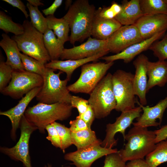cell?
I'll list each match as a JSON object with an SVG mask.
<instances>
[{
	"mask_svg": "<svg viewBox=\"0 0 167 167\" xmlns=\"http://www.w3.org/2000/svg\"><path fill=\"white\" fill-rule=\"evenodd\" d=\"M156 136V143L167 139V124L162 126L160 128L154 131Z\"/></svg>",
	"mask_w": 167,
	"mask_h": 167,
	"instance_id": "7bdbcfd3",
	"label": "cell"
},
{
	"mask_svg": "<svg viewBox=\"0 0 167 167\" xmlns=\"http://www.w3.org/2000/svg\"><path fill=\"white\" fill-rule=\"evenodd\" d=\"M143 40L135 25H123L107 40V48L109 52L116 54Z\"/></svg>",
	"mask_w": 167,
	"mask_h": 167,
	"instance_id": "4fadbf2b",
	"label": "cell"
},
{
	"mask_svg": "<svg viewBox=\"0 0 167 167\" xmlns=\"http://www.w3.org/2000/svg\"><path fill=\"white\" fill-rule=\"evenodd\" d=\"M122 9L121 5L115 2H112L108 7H100L96 10V13L100 17L106 19H115L120 12Z\"/></svg>",
	"mask_w": 167,
	"mask_h": 167,
	"instance_id": "e575fe53",
	"label": "cell"
},
{
	"mask_svg": "<svg viewBox=\"0 0 167 167\" xmlns=\"http://www.w3.org/2000/svg\"><path fill=\"white\" fill-rule=\"evenodd\" d=\"M106 51H109L107 48V40H99L90 36L80 45L64 48L60 58L62 60L83 59Z\"/></svg>",
	"mask_w": 167,
	"mask_h": 167,
	"instance_id": "5bb4252c",
	"label": "cell"
},
{
	"mask_svg": "<svg viewBox=\"0 0 167 167\" xmlns=\"http://www.w3.org/2000/svg\"><path fill=\"white\" fill-rule=\"evenodd\" d=\"M134 74L118 69L112 75L113 92L116 101L115 109L123 112L135 107L137 102L134 87Z\"/></svg>",
	"mask_w": 167,
	"mask_h": 167,
	"instance_id": "ba28073f",
	"label": "cell"
},
{
	"mask_svg": "<svg viewBox=\"0 0 167 167\" xmlns=\"http://www.w3.org/2000/svg\"><path fill=\"white\" fill-rule=\"evenodd\" d=\"M0 29L6 34L11 32L16 36L21 34L24 31L22 24L13 21L11 17L2 11H0Z\"/></svg>",
	"mask_w": 167,
	"mask_h": 167,
	"instance_id": "1f68e13d",
	"label": "cell"
},
{
	"mask_svg": "<svg viewBox=\"0 0 167 167\" xmlns=\"http://www.w3.org/2000/svg\"><path fill=\"white\" fill-rule=\"evenodd\" d=\"M12 6L19 9L23 13L25 18L28 19L29 16L26 10V6L23 2L20 0H3Z\"/></svg>",
	"mask_w": 167,
	"mask_h": 167,
	"instance_id": "b9f144b4",
	"label": "cell"
},
{
	"mask_svg": "<svg viewBox=\"0 0 167 167\" xmlns=\"http://www.w3.org/2000/svg\"><path fill=\"white\" fill-rule=\"evenodd\" d=\"M64 167H70V166H65Z\"/></svg>",
	"mask_w": 167,
	"mask_h": 167,
	"instance_id": "f907efd6",
	"label": "cell"
},
{
	"mask_svg": "<svg viewBox=\"0 0 167 167\" xmlns=\"http://www.w3.org/2000/svg\"><path fill=\"white\" fill-rule=\"evenodd\" d=\"M149 49L153 52L154 55L158 60L167 59V32L160 40L154 42Z\"/></svg>",
	"mask_w": 167,
	"mask_h": 167,
	"instance_id": "836d02e7",
	"label": "cell"
},
{
	"mask_svg": "<svg viewBox=\"0 0 167 167\" xmlns=\"http://www.w3.org/2000/svg\"><path fill=\"white\" fill-rule=\"evenodd\" d=\"M28 2L33 6L38 7L40 6H44V4L39 0H27Z\"/></svg>",
	"mask_w": 167,
	"mask_h": 167,
	"instance_id": "bcb514c9",
	"label": "cell"
},
{
	"mask_svg": "<svg viewBox=\"0 0 167 167\" xmlns=\"http://www.w3.org/2000/svg\"><path fill=\"white\" fill-rule=\"evenodd\" d=\"M143 15L167 14V3L164 0H139Z\"/></svg>",
	"mask_w": 167,
	"mask_h": 167,
	"instance_id": "f1b7e54d",
	"label": "cell"
},
{
	"mask_svg": "<svg viewBox=\"0 0 167 167\" xmlns=\"http://www.w3.org/2000/svg\"><path fill=\"white\" fill-rule=\"evenodd\" d=\"M147 74L148 77L147 93L156 86L164 87L167 83V62L159 60L156 62L149 61Z\"/></svg>",
	"mask_w": 167,
	"mask_h": 167,
	"instance_id": "603a6c76",
	"label": "cell"
},
{
	"mask_svg": "<svg viewBox=\"0 0 167 167\" xmlns=\"http://www.w3.org/2000/svg\"><path fill=\"white\" fill-rule=\"evenodd\" d=\"M69 123L71 132H76L89 129L85 122L78 116L75 119L70 121Z\"/></svg>",
	"mask_w": 167,
	"mask_h": 167,
	"instance_id": "ab89813d",
	"label": "cell"
},
{
	"mask_svg": "<svg viewBox=\"0 0 167 167\" xmlns=\"http://www.w3.org/2000/svg\"><path fill=\"white\" fill-rule=\"evenodd\" d=\"M126 162L123 161L118 152L105 156L103 167H125Z\"/></svg>",
	"mask_w": 167,
	"mask_h": 167,
	"instance_id": "8d00e7d4",
	"label": "cell"
},
{
	"mask_svg": "<svg viewBox=\"0 0 167 167\" xmlns=\"http://www.w3.org/2000/svg\"><path fill=\"white\" fill-rule=\"evenodd\" d=\"M149 61L144 54L138 56L133 62L135 69L133 78V87L135 94L137 96L140 104L144 106L147 104L146 94L147 93V66Z\"/></svg>",
	"mask_w": 167,
	"mask_h": 167,
	"instance_id": "9a60e30c",
	"label": "cell"
},
{
	"mask_svg": "<svg viewBox=\"0 0 167 167\" xmlns=\"http://www.w3.org/2000/svg\"><path fill=\"white\" fill-rule=\"evenodd\" d=\"M137 103L142 108L143 113L136 119V122L133 123L134 126L148 128L160 125L164 112L167 108V96L152 107L144 106L138 101Z\"/></svg>",
	"mask_w": 167,
	"mask_h": 167,
	"instance_id": "d6986e66",
	"label": "cell"
},
{
	"mask_svg": "<svg viewBox=\"0 0 167 167\" xmlns=\"http://www.w3.org/2000/svg\"><path fill=\"white\" fill-rule=\"evenodd\" d=\"M165 2L167 3V0H164Z\"/></svg>",
	"mask_w": 167,
	"mask_h": 167,
	"instance_id": "681fc988",
	"label": "cell"
},
{
	"mask_svg": "<svg viewBox=\"0 0 167 167\" xmlns=\"http://www.w3.org/2000/svg\"><path fill=\"white\" fill-rule=\"evenodd\" d=\"M95 7L88 0H77L72 3L62 17L68 23L71 31L70 43L82 42L91 36Z\"/></svg>",
	"mask_w": 167,
	"mask_h": 167,
	"instance_id": "6da1fadb",
	"label": "cell"
},
{
	"mask_svg": "<svg viewBox=\"0 0 167 167\" xmlns=\"http://www.w3.org/2000/svg\"><path fill=\"white\" fill-rule=\"evenodd\" d=\"M145 160L151 167H157L167 162V139L156 143L154 150Z\"/></svg>",
	"mask_w": 167,
	"mask_h": 167,
	"instance_id": "83f0119b",
	"label": "cell"
},
{
	"mask_svg": "<svg viewBox=\"0 0 167 167\" xmlns=\"http://www.w3.org/2000/svg\"><path fill=\"white\" fill-rule=\"evenodd\" d=\"M164 31L158 33L151 37L135 44L127 47L121 52L113 55L104 56L100 59L106 62H113L118 60H122L127 63L131 61L137 56L143 52L149 49L151 45L156 41L162 38L166 33Z\"/></svg>",
	"mask_w": 167,
	"mask_h": 167,
	"instance_id": "2e32d148",
	"label": "cell"
},
{
	"mask_svg": "<svg viewBox=\"0 0 167 167\" xmlns=\"http://www.w3.org/2000/svg\"><path fill=\"white\" fill-rule=\"evenodd\" d=\"M125 167H151L144 159H138L129 161Z\"/></svg>",
	"mask_w": 167,
	"mask_h": 167,
	"instance_id": "f6af8a7d",
	"label": "cell"
},
{
	"mask_svg": "<svg viewBox=\"0 0 167 167\" xmlns=\"http://www.w3.org/2000/svg\"><path fill=\"white\" fill-rule=\"evenodd\" d=\"M22 25L23 33L11 38L17 43L20 51L45 64L50 62V58L44 44L43 34L34 27L27 19L23 21Z\"/></svg>",
	"mask_w": 167,
	"mask_h": 167,
	"instance_id": "5b68a950",
	"label": "cell"
},
{
	"mask_svg": "<svg viewBox=\"0 0 167 167\" xmlns=\"http://www.w3.org/2000/svg\"><path fill=\"white\" fill-rule=\"evenodd\" d=\"M142 109L138 107L132 109L121 112V115L116 118V121L113 123H108L106 126L105 137L102 141L101 146L106 148H112L117 143L118 139L114 136L118 133H121L124 140L126 130L133 123V120L139 117Z\"/></svg>",
	"mask_w": 167,
	"mask_h": 167,
	"instance_id": "8fae6325",
	"label": "cell"
},
{
	"mask_svg": "<svg viewBox=\"0 0 167 167\" xmlns=\"http://www.w3.org/2000/svg\"><path fill=\"white\" fill-rule=\"evenodd\" d=\"M41 87L35 88L26 94L15 106L7 110L0 111L1 115L7 117L11 122V137L14 141L16 139L17 131L19 127L21 120L24 115L27 107L31 101L36 97Z\"/></svg>",
	"mask_w": 167,
	"mask_h": 167,
	"instance_id": "e0dca14e",
	"label": "cell"
},
{
	"mask_svg": "<svg viewBox=\"0 0 167 167\" xmlns=\"http://www.w3.org/2000/svg\"><path fill=\"white\" fill-rule=\"evenodd\" d=\"M13 70L6 62L1 59L0 62V91L6 88L10 82Z\"/></svg>",
	"mask_w": 167,
	"mask_h": 167,
	"instance_id": "d590c367",
	"label": "cell"
},
{
	"mask_svg": "<svg viewBox=\"0 0 167 167\" xmlns=\"http://www.w3.org/2000/svg\"><path fill=\"white\" fill-rule=\"evenodd\" d=\"M121 5V11L115 19L122 25H134L143 15L140 6L139 0H123Z\"/></svg>",
	"mask_w": 167,
	"mask_h": 167,
	"instance_id": "cb8c5ba5",
	"label": "cell"
},
{
	"mask_svg": "<svg viewBox=\"0 0 167 167\" xmlns=\"http://www.w3.org/2000/svg\"><path fill=\"white\" fill-rule=\"evenodd\" d=\"M71 136L72 144L75 145L77 149L102 143V141L97 138L95 132L91 129L71 132Z\"/></svg>",
	"mask_w": 167,
	"mask_h": 167,
	"instance_id": "484cf974",
	"label": "cell"
},
{
	"mask_svg": "<svg viewBox=\"0 0 167 167\" xmlns=\"http://www.w3.org/2000/svg\"><path fill=\"white\" fill-rule=\"evenodd\" d=\"M109 52L108 51H103L91 57L83 59L51 61L45 64V66L46 68L58 70L65 73L66 75V79L69 81L73 72L76 69L90 62L97 61Z\"/></svg>",
	"mask_w": 167,
	"mask_h": 167,
	"instance_id": "ffe728a7",
	"label": "cell"
},
{
	"mask_svg": "<svg viewBox=\"0 0 167 167\" xmlns=\"http://www.w3.org/2000/svg\"><path fill=\"white\" fill-rule=\"evenodd\" d=\"M2 38L0 41V46L6 55V63L14 71H25L20 57V51L16 42L6 33L2 34Z\"/></svg>",
	"mask_w": 167,
	"mask_h": 167,
	"instance_id": "7402d4cb",
	"label": "cell"
},
{
	"mask_svg": "<svg viewBox=\"0 0 167 167\" xmlns=\"http://www.w3.org/2000/svg\"><path fill=\"white\" fill-rule=\"evenodd\" d=\"M156 136L147 128L135 126L125 135L127 142L118 152L124 161L144 159L154 149Z\"/></svg>",
	"mask_w": 167,
	"mask_h": 167,
	"instance_id": "7a4b0ae2",
	"label": "cell"
},
{
	"mask_svg": "<svg viewBox=\"0 0 167 167\" xmlns=\"http://www.w3.org/2000/svg\"><path fill=\"white\" fill-rule=\"evenodd\" d=\"M43 82V77L40 75L26 71H13L10 82L1 93L14 99L22 98L33 89L41 87Z\"/></svg>",
	"mask_w": 167,
	"mask_h": 167,
	"instance_id": "9c48e42d",
	"label": "cell"
},
{
	"mask_svg": "<svg viewBox=\"0 0 167 167\" xmlns=\"http://www.w3.org/2000/svg\"><path fill=\"white\" fill-rule=\"evenodd\" d=\"M73 108L71 104L65 103L47 104L38 102L27 109L24 116L41 133L44 134L48 125L57 120L62 121L68 118L71 115Z\"/></svg>",
	"mask_w": 167,
	"mask_h": 167,
	"instance_id": "3957f363",
	"label": "cell"
},
{
	"mask_svg": "<svg viewBox=\"0 0 167 167\" xmlns=\"http://www.w3.org/2000/svg\"><path fill=\"white\" fill-rule=\"evenodd\" d=\"M43 40L51 61L58 60L64 49V44L58 38L52 30L48 28L43 34Z\"/></svg>",
	"mask_w": 167,
	"mask_h": 167,
	"instance_id": "d4e9b609",
	"label": "cell"
},
{
	"mask_svg": "<svg viewBox=\"0 0 167 167\" xmlns=\"http://www.w3.org/2000/svg\"><path fill=\"white\" fill-rule=\"evenodd\" d=\"M114 62L87 63L81 66L78 79L68 86L70 92L90 94L113 66Z\"/></svg>",
	"mask_w": 167,
	"mask_h": 167,
	"instance_id": "52a82bcc",
	"label": "cell"
},
{
	"mask_svg": "<svg viewBox=\"0 0 167 167\" xmlns=\"http://www.w3.org/2000/svg\"><path fill=\"white\" fill-rule=\"evenodd\" d=\"M118 151L117 148H106L100 144H97L68 153L65 155L64 158L72 162L76 167H91L97 159Z\"/></svg>",
	"mask_w": 167,
	"mask_h": 167,
	"instance_id": "7c38bea8",
	"label": "cell"
},
{
	"mask_svg": "<svg viewBox=\"0 0 167 167\" xmlns=\"http://www.w3.org/2000/svg\"><path fill=\"white\" fill-rule=\"evenodd\" d=\"M51 124L58 132L61 142V149L64 152L65 150L72 144L71 136V131L70 128L56 122Z\"/></svg>",
	"mask_w": 167,
	"mask_h": 167,
	"instance_id": "d6a6232c",
	"label": "cell"
},
{
	"mask_svg": "<svg viewBox=\"0 0 167 167\" xmlns=\"http://www.w3.org/2000/svg\"><path fill=\"white\" fill-rule=\"evenodd\" d=\"M20 56L23 66L25 71L42 76L44 75L46 67L45 64L23 53Z\"/></svg>",
	"mask_w": 167,
	"mask_h": 167,
	"instance_id": "4dcf8cb0",
	"label": "cell"
},
{
	"mask_svg": "<svg viewBox=\"0 0 167 167\" xmlns=\"http://www.w3.org/2000/svg\"><path fill=\"white\" fill-rule=\"evenodd\" d=\"M78 116L85 122L89 129H91V125L95 117L93 111L89 105L85 112Z\"/></svg>",
	"mask_w": 167,
	"mask_h": 167,
	"instance_id": "60d3db41",
	"label": "cell"
},
{
	"mask_svg": "<svg viewBox=\"0 0 167 167\" xmlns=\"http://www.w3.org/2000/svg\"><path fill=\"white\" fill-rule=\"evenodd\" d=\"M72 0H66L65 2V8L67 9L68 8V9L72 4Z\"/></svg>",
	"mask_w": 167,
	"mask_h": 167,
	"instance_id": "7dc6e473",
	"label": "cell"
},
{
	"mask_svg": "<svg viewBox=\"0 0 167 167\" xmlns=\"http://www.w3.org/2000/svg\"><path fill=\"white\" fill-rule=\"evenodd\" d=\"M19 127L20 137L15 145L11 148L1 147L0 151L11 159L21 162L25 167H32L29 153V141L32 134L37 129L28 121L24 115L21 120Z\"/></svg>",
	"mask_w": 167,
	"mask_h": 167,
	"instance_id": "30bf717a",
	"label": "cell"
},
{
	"mask_svg": "<svg viewBox=\"0 0 167 167\" xmlns=\"http://www.w3.org/2000/svg\"><path fill=\"white\" fill-rule=\"evenodd\" d=\"M44 167H52V166L51 164H48L47 165H45Z\"/></svg>",
	"mask_w": 167,
	"mask_h": 167,
	"instance_id": "c3c4849f",
	"label": "cell"
},
{
	"mask_svg": "<svg viewBox=\"0 0 167 167\" xmlns=\"http://www.w3.org/2000/svg\"><path fill=\"white\" fill-rule=\"evenodd\" d=\"M71 104L73 108H76L79 115L85 112L89 106L88 100L85 99L79 96H72L71 99Z\"/></svg>",
	"mask_w": 167,
	"mask_h": 167,
	"instance_id": "74e56055",
	"label": "cell"
},
{
	"mask_svg": "<svg viewBox=\"0 0 167 167\" xmlns=\"http://www.w3.org/2000/svg\"><path fill=\"white\" fill-rule=\"evenodd\" d=\"M112 77V74L108 73L89 94L88 101L96 118H104L115 109L117 103L113 91Z\"/></svg>",
	"mask_w": 167,
	"mask_h": 167,
	"instance_id": "8992f818",
	"label": "cell"
},
{
	"mask_svg": "<svg viewBox=\"0 0 167 167\" xmlns=\"http://www.w3.org/2000/svg\"><path fill=\"white\" fill-rule=\"evenodd\" d=\"M122 25L115 19H106L95 12L93 18L91 36L101 40H107Z\"/></svg>",
	"mask_w": 167,
	"mask_h": 167,
	"instance_id": "44dd1931",
	"label": "cell"
},
{
	"mask_svg": "<svg viewBox=\"0 0 167 167\" xmlns=\"http://www.w3.org/2000/svg\"><path fill=\"white\" fill-rule=\"evenodd\" d=\"M134 25L144 40L167 30V14L143 15Z\"/></svg>",
	"mask_w": 167,
	"mask_h": 167,
	"instance_id": "ac0fdd59",
	"label": "cell"
},
{
	"mask_svg": "<svg viewBox=\"0 0 167 167\" xmlns=\"http://www.w3.org/2000/svg\"><path fill=\"white\" fill-rule=\"evenodd\" d=\"M45 130L48 132L46 138L55 147L61 149V143L58 134L54 126L51 124L47 125Z\"/></svg>",
	"mask_w": 167,
	"mask_h": 167,
	"instance_id": "f35d334b",
	"label": "cell"
},
{
	"mask_svg": "<svg viewBox=\"0 0 167 167\" xmlns=\"http://www.w3.org/2000/svg\"><path fill=\"white\" fill-rule=\"evenodd\" d=\"M62 0H55L49 7L42 10V12L46 16L54 15L56 10L61 5Z\"/></svg>",
	"mask_w": 167,
	"mask_h": 167,
	"instance_id": "ee69618b",
	"label": "cell"
},
{
	"mask_svg": "<svg viewBox=\"0 0 167 167\" xmlns=\"http://www.w3.org/2000/svg\"><path fill=\"white\" fill-rule=\"evenodd\" d=\"M26 6L29 10L31 23L37 30L44 33L48 29L46 18L43 15L38 7L33 6L28 2Z\"/></svg>",
	"mask_w": 167,
	"mask_h": 167,
	"instance_id": "f546056e",
	"label": "cell"
},
{
	"mask_svg": "<svg viewBox=\"0 0 167 167\" xmlns=\"http://www.w3.org/2000/svg\"><path fill=\"white\" fill-rule=\"evenodd\" d=\"M46 18L48 28L52 30L58 38L64 44L69 41L70 28L67 22L63 18H58L54 15Z\"/></svg>",
	"mask_w": 167,
	"mask_h": 167,
	"instance_id": "4316f807",
	"label": "cell"
},
{
	"mask_svg": "<svg viewBox=\"0 0 167 167\" xmlns=\"http://www.w3.org/2000/svg\"><path fill=\"white\" fill-rule=\"evenodd\" d=\"M46 68L42 76L43 85L36 97L37 101L47 104L57 103L71 104L72 95L68 89V80L66 78L63 80L60 79L62 72L56 73L54 71L57 70Z\"/></svg>",
	"mask_w": 167,
	"mask_h": 167,
	"instance_id": "277c9868",
	"label": "cell"
}]
</instances>
